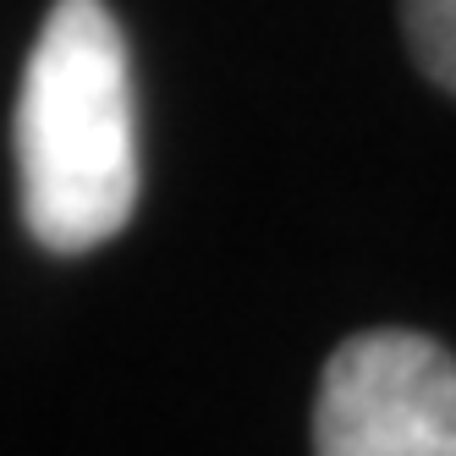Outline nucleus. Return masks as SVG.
<instances>
[{
	"instance_id": "1",
	"label": "nucleus",
	"mask_w": 456,
	"mask_h": 456,
	"mask_svg": "<svg viewBox=\"0 0 456 456\" xmlns=\"http://www.w3.org/2000/svg\"><path fill=\"white\" fill-rule=\"evenodd\" d=\"M22 220L50 253L110 242L138 209V94L105 0H55L17 94Z\"/></svg>"
},
{
	"instance_id": "2",
	"label": "nucleus",
	"mask_w": 456,
	"mask_h": 456,
	"mask_svg": "<svg viewBox=\"0 0 456 456\" xmlns=\"http://www.w3.org/2000/svg\"><path fill=\"white\" fill-rule=\"evenodd\" d=\"M314 456H456V357L418 330H363L324 363Z\"/></svg>"
},
{
	"instance_id": "3",
	"label": "nucleus",
	"mask_w": 456,
	"mask_h": 456,
	"mask_svg": "<svg viewBox=\"0 0 456 456\" xmlns=\"http://www.w3.org/2000/svg\"><path fill=\"white\" fill-rule=\"evenodd\" d=\"M402 28L423 77L456 94V0H402Z\"/></svg>"
}]
</instances>
